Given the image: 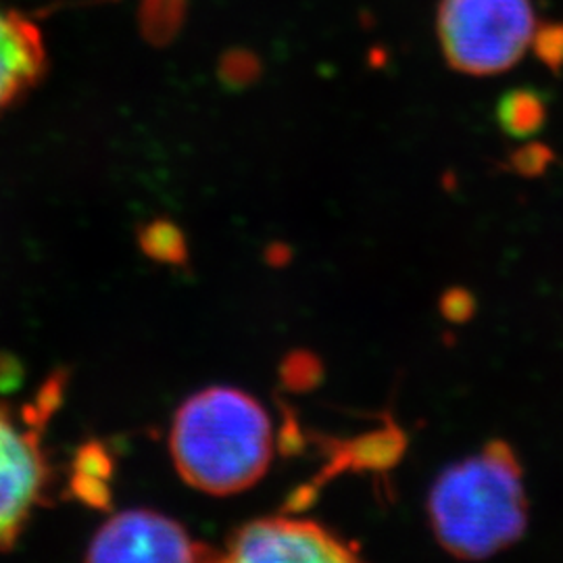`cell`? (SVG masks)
Listing matches in <instances>:
<instances>
[{
  "label": "cell",
  "mask_w": 563,
  "mask_h": 563,
  "mask_svg": "<svg viewBox=\"0 0 563 563\" xmlns=\"http://www.w3.org/2000/svg\"><path fill=\"white\" fill-rule=\"evenodd\" d=\"M272 423L262 402L239 388L211 386L181 405L169 451L181 481L225 497L260 483L272 462Z\"/></svg>",
  "instance_id": "cell-1"
},
{
  "label": "cell",
  "mask_w": 563,
  "mask_h": 563,
  "mask_svg": "<svg viewBox=\"0 0 563 563\" xmlns=\"http://www.w3.org/2000/svg\"><path fill=\"white\" fill-rule=\"evenodd\" d=\"M428 514L437 541L462 560H484L518 543L528 526L522 467L504 441L446 467L432 486Z\"/></svg>",
  "instance_id": "cell-2"
},
{
  "label": "cell",
  "mask_w": 563,
  "mask_h": 563,
  "mask_svg": "<svg viewBox=\"0 0 563 563\" xmlns=\"http://www.w3.org/2000/svg\"><path fill=\"white\" fill-rule=\"evenodd\" d=\"M530 0H443L439 38L449 63L463 74L490 76L522 59L534 41Z\"/></svg>",
  "instance_id": "cell-3"
},
{
  "label": "cell",
  "mask_w": 563,
  "mask_h": 563,
  "mask_svg": "<svg viewBox=\"0 0 563 563\" xmlns=\"http://www.w3.org/2000/svg\"><path fill=\"white\" fill-rule=\"evenodd\" d=\"M53 402L36 405L30 416L20 418L0 399V549L18 541L44 497L48 465L42 451V422Z\"/></svg>",
  "instance_id": "cell-4"
},
{
  "label": "cell",
  "mask_w": 563,
  "mask_h": 563,
  "mask_svg": "<svg viewBox=\"0 0 563 563\" xmlns=\"http://www.w3.org/2000/svg\"><path fill=\"white\" fill-rule=\"evenodd\" d=\"M207 544L192 541L181 523L151 511L128 509L109 518L88 544L86 562H205Z\"/></svg>",
  "instance_id": "cell-5"
},
{
  "label": "cell",
  "mask_w": 563,
  "mask_h": 563,
  "mask_svg": "<svg viewBox=\"0 0 563 563\" xmlns=\"http://www.w3.org/2000/svg\"><path fill=\"white\" fill-rule=\"evenodd\" d=\"M228 562H355L357 544L346 543L325 526L309 520L262 518L232 532Z\"/></svg>",
  "instance_id": "cell-6"
},
{
  "label": "cell",
  "mask_w": 563,
  "mask_h": 563,
  "mask_svg": "<svg viewBox=\"0 0 563 563\" xmlns=\"http://www.w3.org/2000/svg\"><path fill=\"white\" fill-rule=\"evenodd\" d=\"M46 60L38 25L0 2V113L38 86Z\"/></svg>",
  "instance_id": "cell-7"
},
{
  "label": "cell",
  "mask_w": 563,
  "mask_h": 563,
  "mask_svg": "<svg viewBox=\"0 0 563 563\" xmlns=\"http://www.w3.org/2000/svg\"><path fill=\"white\" fill-rule=\"evenodd\" d=\"M405 437L395 423H388L386 428L367 432L353 441L339 443L332 441L328 446V465L323 470L320 481L316 486L334 478L336 474L353 470V472H386L393 465L401 462L405 451Z\"/></svg>",
  "instance_id": "cell-8"
},
{
  "label": "cell",
  "mask_w": 563,
  "mask_h": 563,
  "mask_svg": "<svg viewBox=\"0 0 563 563\" xmlns=\"http://www.w3.org/2000/svg\"><path fill=\"white\" fill-rule=\"evenodd\" d=\"M544 102L534 90H511L497 107L499 125L516 139L539 132L544 123Z\"/></svg>",
  "instance_id": "cell-9"
},
{
  "label": "cell",
  "mask_w": 563,
  "mask_h": 563,
  "mask_svg": "<svg viewBox=\"0 0 563 563\" xmlns=\"http://www.w3.org/2000/svg\"><path fill=\"white\" fill-rule=\"evenodd\" d=\"M323 365L309 351H292L280 365V380L290 393H307L322 383Z\"/></svg>",
  "instance_id": "cell-10"
},
{
  "label": "cell",
  "mask_w": 563,
  "mask_h": 563,
  "mask_svg": "<svg viewBox=\"0 0 563 563\" xmlns=\"http://www.w3.org/2000/svg\"><path fill=\"white\" fill-rule=\"evenodd\" d=\"M144 251L159 262L181 263L186 260V241L174 223H151L142 234Z\"/></svg>",
  "instance_id": "cell-11"
},
{
  "label": "cell",
  "mask_w": 563,
  "mask_h": 563,
  "mask_svg": "<svg viewBox=\"0 0 563 563\" xmlns=\"http://www.w3.org/2000/svg\"><path fill=\"white\" fill-rule=\"evenodd\" d=\"M184 0H144L142 27L151 41H165L176 32Z\"/></svg>",
  "instance_id": "cell-12"
},
{
  "label": "cell",
  "mask_w": 563,
  "mask_h": 563,
  "mask_svg": "<svg viewBox=\"0 0 563 563\" xmlns=\"http://www.w3.org/2000/svg\"><path fill=\"white\" fill-rule=\"evenodd\" d=\"M551 162H553L551 148H547L544 144H539V142L537 144H526L522 148L514 151L511 157H509L511 169L523 178L541 176Z\"/></svg>",
  "instance_id": "cell-13"
},
{
  "label": "cell",
  "mask_w": 563,
  "mask_h": 563,
  "mask_svg": "<svg viewBox=\"0 0 563 563\" xmlns=\"http://www.w3.org/2000/svg\"><path fill=\"white\" fill-rule=\"evenodd\" d=\"M441 313L449 322H467L476 313V299L465 288H449L441 299Z\"/></svg>",
  "instance_id": "cell-14"
},
{
  "label": "cell",
  "mask_w": 563,
  "mask_h": 563,
  "mask_svg": "<svg viewBox=\"0 0 563 563\" xmlns=\"http://www.w3.org/2000/svg\"><path fill=\"white\" fill-rule=\"evenodd\" d=\"M532 44L537 46L539 57L553 69L563 63V27H544L537 30Z\"/></svg>",
  "instance_id": "cell-15"
},
{
  "label": "cell",
  "mask_w": 563,
  "mask_h": 563,
  "mask_svg": "<svg viewBox=\"0 0 563 563\" xmlns=\"http://www.w3.org/2000/svg\"><path fill=\"white\" fill-rule=\"evenodd\" d=\"M265 260L274 267H282V265L290 262V249L286 244H272L265 251Z\"/></svg>",
  "instance_id": "cell-16"
}]
</instances>
